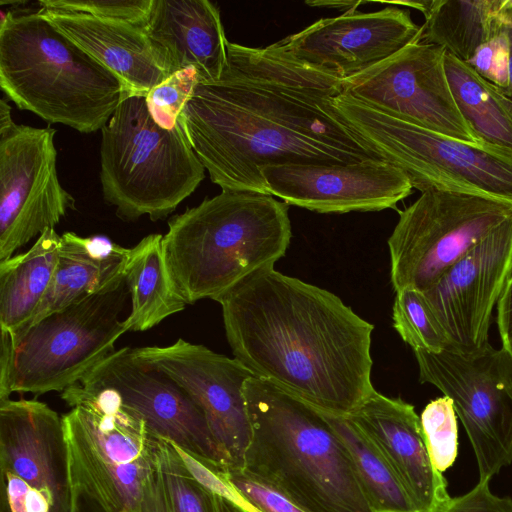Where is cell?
<instances>
[{
    "instance_id": "1",
    "label": "cell",
    "mask_w": 512,
    "mask_h": 512,
    "mask_svg": "<svg viewBox=\"0 0 512 512\" xmlns=\"http://www.w3.org/2000/svg\"><path fill=\"white\" fill-rule=\"evenodd\" d=\"M342 80L296 60L281 41H228L221 77L196 85L178 122L222 191L268 194L270 165L382 160L333 108Z\"/></svg>"
},
{
    "instance_id": "2",
    "label": "cell",
    "mask_w": 512,
    "mask_h": 512,
    "mask_svg": "<svg viewBox=\"0 0 512 512\" xmlns=\"http://www.w3.org/2000/svg\"><path fill=\"white\" fill-rule=\"evenodd\" d=\"M214 300L234 358L254 376L339 416L375 390L374 326L332 292L272 268Z\"/></svg>"
},
{
    "instance_id": "3",
    "label": "cell",
    "mask_w": 512,
    "mask_h": 512,
    "mask_svg": "<svg viewBox=\"0 0 512 512\" xmlns=\"http://www.w3.org/2000/svg\"><path fill=\"white\" fill-rule=\"evenodd\" d=\"M244 396L251 437L241 470L305 512H375L322 410L256 376Z\"/></svg>"
},
{
    "instance_id": "4",
    "label": "cell",
    "mask_w": 512,
    "mask_h": 512,
    "mask_svg": "<svg viewBox=\"0 0 512 512\" xmlns=\"http://www.w3.org/2000/svg\"><path fill=\"white\" fill-rule=\"evenodd\" d=\"M291 236L285 202L270 194L222 191L171 217L161 245L173 288L188 305L214 300L274 268Z\"/></svg>"
},
{
    "instance_id": "5",
    "label": "cell",
    "mask_w": 512,
    "mask_h": 512,
    "mask_svg": "<svg viewBox=\"0 0 512 512\" xmlns=\"http://www.w3.org/2000/svg\"><path fill=\"white\" fill-rule=\"evenodd\" d=\"M0 88L19 109L81 133L101 130L135 95L39 11L2 17Z\"/></svg>"
},
{
    "instance_id": "6",
    "label": "cell",
    "mask_w": 512,
    "mask_h": 512,
    "mask_svg": "<svg viewBox=\"0 0 512 512\" xmlns=\"http://www.w3.org/2000/svg\"><path fill=\"white\" fill-rule=\"evenodd\" d=\"M101 136L102 195L124 221L166 218L205 177L179 122L173 129L156 124L146 96L125 98Z\"/></svg>"
},
{
    "instance_id": "7",
    "label": "cell",
    "mask_w": 512,
    "mask_h": 512,
    "mask_svg": "<svg viewBox=\"0 0 512 512\" xmlns=\"http://www.w3.org/2000/svg\"><path fill=\"white\" fill-rule=\"evenodd\" d=\"M61 398L71 487L110 512H138L160 437L113 389L77 382Z\"/></svg>"
},
{
    "instance_id": "8",
    "label": "cell",
    "mask_w": 512,
    "mask_h": 512,
    "mask_svg": "<svg viewBox=\"0 0 512 512\" xmlns=\"http://www.w3.org/2000/svg\"><path fill=\"white\" fill-rule=\"evenodd\" d=\"M341 120L413 188L484 196L512 204V151L467 143L378 111L344 92L332 99Z\"/></svg>"
},
{
    "instance_id": "9",
    "label": "cell",
    "mask_w": 512,
    "mask_h": 512,
    "mask_svg": "<svg viewBox=\"0 0 512 512\" xmlns=\"http://www.w3.org/2000/svg\"><path fill=\"white\" fill-rule=\"evenodd\" d=\"M130 298L122 274L99 292L11 333V392H62L109 356L128 332L120 320Z\"/></svg>"
},
{
    "instance_id": "10",
    "label": "cell",
    "mask_w": 512,
    "mask_h": 512,
    "mask_svg": "<svg viewBox=\"0 0 512 512\" xmlns=\"http://www.w3.org/2000/svg\"><path fill=\"white\" fill-rule=\"evenodd\" d=\"M512 217V204L429 189L399 211L388 239L391 283L424 292L454 263Z\"/></svg>"
},
{
    "instance_id": "11",
    "label": "cell",
    "mask_w": 512,
    "mask_h": 512,
    "mask_svg": "<svg viewBox=\"0 0 512 512\" xmlns=\"http://www.w3.org/2000/svg\"><path fill=\"white\" fill-rule=\"evenodd\" d=\"M421 383L450 398L474 451L479 481H489L512 463V362L489 345L461 354L414 351Z\"/></svg>"
},
{
    "instance_id": "12",
    "label": "cell",
    "mask_w": 512,
    "mask_h": 512,
    "mask_svg": "<svg viewBox=\"0 0 512 512\" xmlns=\"http://www.w3.org/2000/svg\"><path fill=\"white\" fill-rule=\"evenodd\" d=\"M55 134L15 122L0 130V261L75 209L58 178Z\"/></svg>"
},
{
    "instance_id": "13",
    "label": "cell",
    "mask_w": 512,
    "mask_h": 512,
    "mask_svg": "<svg viewBox=\"0 0 512 512\" xmlns=\"http://www.w3.org/2000/svg\"><path fill=\"white\" fill-rule=\"evenodd\" d=\"M446 51L417 40L373 66L343 79V92L393 117L438 134L479 144L459 112L444 67Z\"/></svg>"
},
{
    "instance_id": "14",
    "label": "cell",
    "mask_w": 512,
    "mask_h": 512,
    "mask_svg": "<svg viewBox=\"0 0 512 512\" xmlns=\"http://www.w3.org/2000/svg\"><path fill=\"white\" fill-rule=\"evenodd\" d=\"M79 382L115 390L157 436L207 466L228 470V457L200 407L169 375L139 360L132 348L115 350Z\"/></svg>"
},
{
    "instance_id": "15",
    "label": "cell",
    "mask_w": 512,
    "mask_h": 512,
    "mask_svg": "<svg viewBox=\"0 0 512 512\" xmlns=\"http://www.w3.org/2000/svg\"><path fill=\"white\" fill-rule=\"evenodd\" d=\"M512 270V217L422 292L450 349L472 355L489 345L492 311Z\"/></svg>"
},
{
    "instance_id": "16",
    "label": "cell",
    "mask_w": 512,
    "mask_h": 512,
    "mask_svg": "<svg viewBox=\"0 0 512 512\" xmlns=\"http://www.w3.org/2000/svg\"><path fill=\"white\" fill-rule=\"evenodd\" d=\"M132 350L139 360L162 370L187 392L227 455L229 468L242 469L251 437L244 383L254 375L236 358L183 339L168 346Z\"/></svg>"
},
{
    "instance_id": "17",
    "label": "cell",
    "mask_w": 512,
    "mask_h": 512,
    "mask_svg": "<svg viewBox=\"0 0 512 512\" xmlns=\"http://www.w3.org/2000/svg\"><path fill=\"white\" fill-rule=\"evenodd\" d=\"M422 32L409 10L389 6L322 18L280 41L296 60L347 79L421 40Z\"/></svg>"
},
{
    "instance_id": "18",
    "label": "cell",
    "mask_w": 512,
    "mask_h": 512,
    "mask_svg": "<svg viewBox=\"0 0 512 512\" xmlns=\"http://www.w3.org/2000/svg\"><path fill=\"white\" fill-rule=\"evenodd\" d=\"M262 176L268 194L318 213L395 208L413 190L407 175L384 160L270 165L262 170Z\"/></svg>"
},
{
    "instance_id": "19",
    "label": "cell",
    "mask_w": 512,
    "mask_h": 512,
    "mask_svg": "<svg viewBox=\"0 0 512 512\" xmlns=\"http://www.w3.org/2000/svg\"><path fill=\"white\" fill-rule=\"evenodd\" d=\"M0 470L14 473L48 495L55 512H71L63 419L44 402L0 401Z\"/></svg>"
},
{
    "instance_id": "20",
    "label": "cell",
    "mask_w": 512,
    "mask_h": 512,
    "mask_svg": "<svg viewBox=\"0 0 512 512\" xmlns=\"http://www.w3.org/2000/svg\"><path fill=\"white\" fill-rule=\"evenodd\" d=\"M381 451L418 512H442L451 499L432 464L414 406L376 390L346 416Z\"/></svg>"
},
{
    "instance_id": "21",
    "label": "cell",
    "mask_w": 512,
    "mask_h": 512,
    "mask_svg": "<svg viewBox=\"0 0 512 512\" xmlns=\"http://www.w3.org/2000/svg\"><path fill=\"white\" fill-rule=\"evenodd\" d=\"M61 33L122 79L135 95L148 92L171 74L163 52L146 26L61 10H39Z\"/></svg>"
},
{
    "instance_id": "22",
    "label": "cell",
    "mask_w": 512,
    "mask_h": 512,
    "mask_svg": "<svg viewBox=\"0 0 512 512\" xmlns=\"http://www.w3.org/2000/svg\"><path fill=\"white\" fill-rule=\"evenodd\" d=\"M146 31L166 57L170 74L195 67L199 83L221 77L227 38L219 9L208 0H153Z\"/></svg>"
},
{
    "instance_id": "23",
    "label": "cell",
    "mask_w": 512,
    "mask_h": 512,
    "mask_svg": "<svg viewBox=\"0 0 512 512\" xmlns=\"http://www.w3.org/2000/svg\"><path fill=\"white\" fill-rule=\"evenodd\" d=\"M128 253L129 249L104 236L82 237L74 232L61 235L51 283L30 320L20 329L108 286L124 274Z\"/></svg>"
},
{
    "instance_id": "24",
    "label": "cell",
    "mask_w": 512,
    "mask_h": 512,
    "mask_svg": "<svg viewBox=\"0 0 512 512\" xmlns=\"http://www.w3.org/2000/svg\"><path fill=\"white\" fill-rule=\"evenodd\" d=\"M421 40L468 62L509 24L512 0H426Z\"/></svg>"
},
{
    "instance_id": "25",
    "label": "cell",
    "mask_w": 512,
    "mask_h": 512,
    "mask_svg": "<svg viewBox=\"0 0 512 512\" xmlns=\"http://www.w3.org/2000/svg\"><path fill=\"white\" fill-rule=\"evenodd\" d=\"M60 245L55 229H46L29 250L0 261V328L14 333L30 320L51 283Z\"/></svg>"
},
{
    "instance_id": "26",
    "label": "cell",
    "mask_w": 512,
    "mask_h": 512,
    "mask_svg": "<svg viewBox=\"0 0 512 512\" xmlns=\"http://www.w3.org/2000/svg\"><path fill=\"white\" fill-rule=\"evenodd\" d=\"M162 236L149 234L129 248L124 269L131 300V312L124 319L127 331L148 330L187 305L170 280Z\"/></svg>"
},
{
    "instance_id": "27",
    "label": "cell",
    "mask_w": 512,
    "mask_h": 512,
    "mask_svg": "<svg viewBox=\"0 0 512 512\" xmlns=\"http://www.w3.org/2000/svg\"><path fill=\"white\" fill-rule=\"evenodd\" d=\"M444 67L457 108L479 140L512 151V99L448 52Z\"/></svg>"
},
{
    "instance_id": "28",
    "label": "cell",
    "mask_w": 512,
    "mask_h": 512,
    "mask_svg": "<svg viewBox=\"0 0 512 512\" xmlns=\"http://www.w3.org/2000/svg\"><path fill=\"white\" fill-rule=\"evenodd\" d=\"M138 512H215L214 493L195 477L178 447L161 437Z\"/></svg>"
},
{
    "instance_id": "29",
    "label": "cell",
    "mask_w": 512,
    "mask_h": 512,
    "mask_svg": "<svg viewBox=\"0 0 512 512\" xmlns=\"http://www.w3.org/2000/svg\"><path fill=\"white\" fill-rule=\"evenodd\" d=\"M346 446L375 512H418L398 476L377 446L346 416L324 412Z\"/></svg>"
},
{
    "instance_id": "30",
    "label": "cell",
    "mask_w": 512,
    "mask_h": 512,
    "mask_svg": "<svg viewBox=\"0 0 512 512\" xmlns=\"http://www.w3.org/2000/svg\"><path fill=\"white\" fill-rule=\"evenodd\" d=\"M393 326L414 351L438 353L449 350V340L433 315L422 292L403 289L396 292Z\"/></svg>"
},
{
    "instance_id": "31",
    "label": "cell",
    "mask_w": 512,
    "mask_h": 512,
    "mask_svg": "<svg viewBox=\"0 0 512 512\" xmlns=\"http://www.w3.org/2000/svg\"><path fill=\"white\" fill-rule=\"evenodd\" d=\"M420 422L432 464L443 473L458 454V424L452 400L443 396L430 401Z\"/></svg>"
},
{
    "instance_id": "32",
    "label": "cell",
    "mask_w": 512,
    "mask_h": 512,
    "mask_svg": "<svg viewBox=\"0 0 512 512\" xmlns=\"http://www.w3.org/2000/svg\"><path fill=\"white\" fill-rule=\"evenodd\" d=\"M198 83L196 68L188 67L151 89L146 95V103L156 124L164 129H173Z\"/></svg>"
},
{
    "instance_id": "33",
    "label": "cell",
    "mask_w": 512,
    "mask_h": 512,
    "mask_svg": "<svg viewBox=\"0 0 512 512\" xmlns=\"http://www.w3.org/2000/svg\"><path fill=\"white\" fill-rule=\"evenodd\" d=\"M153 0H40L43 9L87 14L146 26Z\"/></svg>"
},
{
    "instance_id": "34",
    "label": "cell",
    "mask_w": 512,
    "mask_h": 512,
    "mask_svg": "<svg viewBox=\"0 0 512 512\" xmlns=\"http://www.w3.org/2000/svg\"><path fill=\"white\" fill-rule=\"evenodd\" d=\"M508 27L509 24L498 35L481 45L467 62L481 77L494 84L505 95L509 89Z\"/></svg>"
},
{
    "instance_id": "35",
    "label": "cell",
    "mask_w": 512,
    "mask_h": 512,
    "mask_svg": "<svg viewBox=\"0 0 512 512\" xmlns=\"http://www.w3.org/2000/svg\"><path fill=\"white\" fill-rule=\"evenodd\" d=\"M224 478L241 497L261 512H305L285 496L254 480L243 470L229 468Z\"/></svg>"
},
{
    "instance_id": "36",
    "label": "cell",
    "mask_w": 512,
    "mask_h": 512,
    "mask_svg": "<svg viewBox=\"0 0 512 512\" xmlns=\"http://www.w3.org/2000/svg\"><path fill=\"white\" fill-rule=\"evenodd\" d=\"M442 512H512V498L495 495L489 481H479L469 492L451 498Z\"/></svg>"
},
{
    "instance_id": "37",
    "label": "cell",
    "mask_w": 512,
    "mask_h": 512,
    "mask_svg": "<svg viewBox=\"0 0 512 512\" xmlns=\"http://www.w3.org/2000/svg\"><path fill=\"white\" fill-rule=\"evenodd\" d=\"M0 344V401L10 399L13 370V341L11 333L3 328Z\"/></svg>"
},
{
    "instance_id": "38",
    "label": "cell",
    "mask_w": 512,
    "mask_h": 512,
    "mask_svg": "<svg viewBox=\"0 0 512 512\" xmlns=\"http://www.w3.org/2000/svg\"><path fill=\"white\" fill-rule=\"evenodd\" d=\"M497 325L501 340L512 333V270L497 303Z\"/></svg>"
},
{
    "instance_id": "39",
    "label": "cell",
    "mask_w": 512,
    "mask_h": 512,
    "mask_svg": "<svg viewBox=\"0 0 512 512\" xmlns=\"http://www.w3.org/2000/svg\"><path fill=\"white\" fill-rule=\"evenodd\" d=\"M71 512H110L97 499L79 488H72Z\"/></svg>"
},
{
    "instance_id": "40",
    "label": "cell",
    "mask_w": 512,
    "mask_h": 512,
    "mask_svg": "<svg viewBox=\"0 0 512 512\" xmlns=\"http://www.w3.org/2000/svg\"><path fill=\"white\" fill-rule=\"evenodd\" d=\"M366 3V1H306V4L310 6L344 9L345 12L356 9L359 5Z\"/></svg>"
},
{
    "instance_id": "41",
    "label": "cell",
    "mask_w": 512,
    "mask_h": 512,
    "mask_svg": "<svg viewBox=\"0 0 512 512\" xmlns=\"http://www.w3.org/2000/svg\"><path fill=\"white\" fill-rule=\"evenodd\" d=\"M215 512H247L234 502L214 494Z\"/></svg>"
},
{
    "instance_id": "42",
    "label": "cell",
    "mask_w": 512,
    "mask_h": 512,
    "mask_svg": "<svg viewBox=\"0 0 512 512\" xmlns=\"http://www.w3.org/2000/svg\"><path fill=\"white\" fill-rule=\"evenodd\" d=\"M12 123L14 121L11 117V107L6 102V99L2 98L0 101V130L9 127Z\"/></svg>"
},
{
    "instance_id": "43",
    "label": "cell",
    "mask_w": 512,
    "mask_h": 512,
    "mask_svg": "<svg viewBox=\"0 0 512 512\" xmlns=\"http://www.w3.org/2000/svg\"><path fill=\"white\" fill-rule=\"evenodd\" d=\"M508 37H509V89L507 92V96L512 99V14L510 18V23L508 27Z\"/></svg>"
},
{
    "instance_id": "44",
    "label": "cell",
    "mask_w": 512,
    "mask_h": 512,
    "mask_svg": "<svg viewBox=\"0 0 512 512\" xmlns=\"http://www.w3.org/2000/svg\"><path fill=\"white\" fill-rule=\"evenodd\" d=\"M501 341H502V348L507 352V354L512 362V333Z\"/></svg>"
},
{
    "instance_id": "45",
    "label": "cell",
    "mask_w": 512,
    "mask_h": 512,
    "mask_svg": "<svg viewBox=\"0 0 512 512\" xmlns=\"http://www.w3.org/2000/svg\"><path fill=\"white\" fill-rule=\"evenodd\" d=\"M239 506L242 507L247 512H261L260 510L255 508L253 505H251L249 502H247L243 498H242V501Z\"/></svg>"
}]
</instances>
